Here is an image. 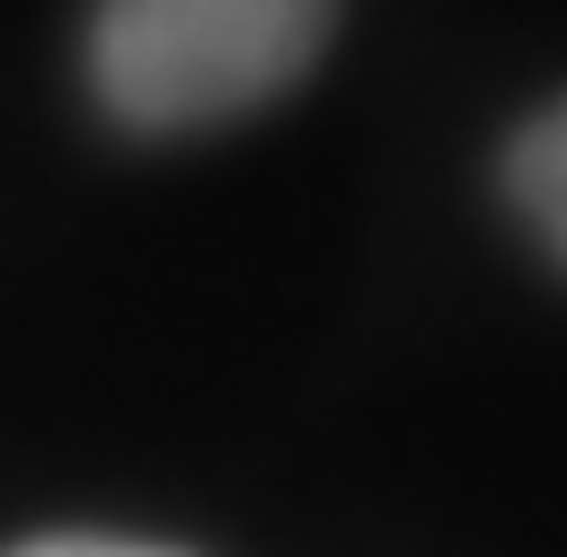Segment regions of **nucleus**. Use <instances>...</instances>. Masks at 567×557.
I'll return each mask as SVG.
<instances>
[{"mask_svg": "<svg viewBox=\"0 0 567 557\" xmlns=\"http://www.w3.org/2000/svg\"><path fill=\"white\" fill-rule=\"evenodd\" d=\"M329 20L339 0H100L90 80L130 130H209L279 100L319 60Z\"/></svg>", "mask_w": 567, "mask_h": 557, "instance_id": "nucleus-1", "label": "nucleus"}, {"mask_svg": "<svg viewBox=\"0 0 567 557\" xmlns=\"http://www.w3.org/2000/svg\"><path fill=\"white\" fill-rule=\"evenodd\" d=\"M508 199H518V219L567 259V100L518 130V149H508Z\"/></svg>", "mask_w": 567, "mask_h": 557, "instance_id": "nucleus-2", "label": "nucleus"}, {"mask_svg": "<svg viewBox=\"0 0 567 557\" xmlns=\"http://www.w3.org/2000/svg\"><path fill=\"white\" fill-rule=\"evenodd\" d=\"M20 557H179V548H140V538H40Z\"/></svg>", "mask_w": 567, "mask_h": 557, "instance_id": "nucleus-3", "label": "nucleus"}]
</instances>
